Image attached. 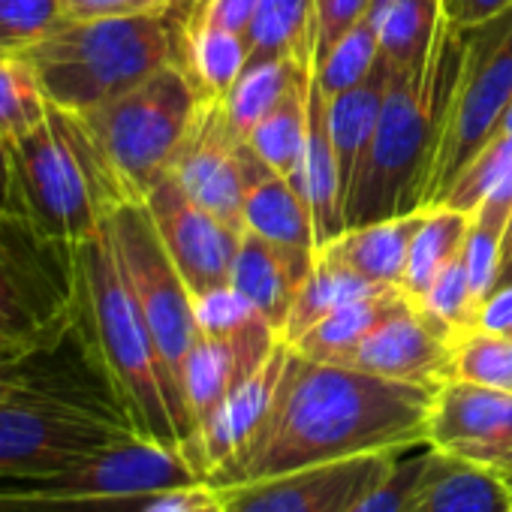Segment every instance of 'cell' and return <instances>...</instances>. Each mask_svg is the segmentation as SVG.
<instances>
[{"label": "cell", "instance_id": "49", "mask_svg": "<svg viewBox=\"0 0 512 512\" xmlns=\"http://www.w3.org/2000/svg\"><path fill=\"white\" fill-rule=\"evenodd\" d=\"M506 467H512V461H506V464H503V467H500V470H506Z\"/></svg>", "mask_w": 512, "mask_h": 512}, {"label": "cell", "instance_id": "30", "mask_svg": "<svg viewBox=\"0 0 512 512\" xmlns=\"http://www.w3.org/2000/svg\"><path fill=\"white\" fill-rule=\"evenodd\" d=\"M308 67L311 64L296 58H272V61L247 64L238 82L232 85V91L223 97V109L235 136L247 139V133L278 106V100L290 91L296 76Z\"/></svg>", "mask_w": 512, "mask_h": 512}, {"label": "cell", "instance_id": "25", "mask_svg": "<svg viewBox=\"0 0 512 512\" xmlns=\"http://www.w3.org/2000/svg\"><path fill=\"white\" fill-rule=\"evenodd\" d=\"M407 296L398 287H380L368 296H359L329 317H323L314 329H308L293 347L305 359L341 365L392 311H398Z\"/></svg>", "mask_w": 512, "mask_h": 512}, {"label": "cell", "instance_id": "34", "mask_svg": "<svg viewBox=\"0 0 512 512\" xmlns=\"http://www.w3.org/2000/svg\"><path fill=\"white\" fill-rule=\"evenodd\" d=\"M377 61H380L377 31H374L371 19L365 16L317 64H311V73H314L320 91L326 94V100H335L338 94L365 82Z\"/></svg>", "mask_w": 512, "mask_h": 512}, {"label": "cell", "instance_id": "40", "mask_svg": "<svg viewBox=\"0 0 512 512\" xmlns=\"http://www.w3.org/2000/svg\"><path fill=\"white\" fill-rule=\"evenodd\" d=\"M136 512H229V506L220 488H214L205 479H196V482L151 494Z\"/></svg>", "mask_w": 512, "mask_h": 512}, {"label": "cell", "instance_id": "44", "mask_svg": "<svg viewBox=\"0 0 512 512\" xmlns=\"http://www.w3.org/2000/svg\"><path fill=\"white\" fill-rule=\"evenodd\" d=\"M34 386L31 350L0 338V401Z\"/></svg>", "mask_w": 512, "mask_h": 512}, {"label": "cell", "instance_id": "3", "mask_svg": "<svg viewBox=\"0 0 512 512\" xmlns=\"http://www.w3.org/2000/svg\"><path fill=\"white\" fill-rule=\"evenodd\" d=\"M76 253L82 278V317L118 407L142 437L178 449L202 476L193 431L175 401L148 320L124 275L109 220L100 232L82 241Z\"/></svg>", "mask_w": 512, "mask_h": 512}, {"label": "cell", "instance_id": "33", "mask_svg": "<svg viewBox=\"0 0 512 512\" xmlns=\"http://www.w3.org/2000/svg\"><path fill=\"white\" fill-rule=\"evenodd\" d=\"M416 308L437 326L443 329L452 341L470 329H476L479 317V296L470 284L464 247L452 256V260L440 269V275L431 281L425 296L416 302Z\"/></svg>", "mask_w": 512, "mask_h": 512}, {"label": "cell", "instance_id": "43", "mask_svg": "<svg viewBox=\"0 0 512 512\" xmlns=\"http://www.w3.org/2000/svg\"><path fill=\"white\" fill-rule=\"evenodd\" d=\"M512 10V0H440V16L458 31H473Z\"/></svg>", "mask_w": 512, "mask_h": 512}, {"label": "cell", "instance_id": "12", "mask_svg": "<svg viewBox=\"0 0 512 512\" xmlns=\"http://www.w3.org/2000/svg\"><path fill=\"white\" fill-rule=\"evenodd\" d=\"M241 142L229 127L223 100H199L169 166L178 187L235 232H244Z\"/></svg>", "mask_w": 512, "mask_h": 512}, {"label": "cell", "instance_id": "10", "mask_svg": "<svg viewBox=\"0 0 512 512\" xmlns=\"http://www.w3.org/2000/svg\"><path fill=\"white\" fill-rule=\"evenodd\" d=\"M512 103V10L464 31V64L455 82L443 142L425 190V208L443 202L455 178L494 136Z\"/></svg>", "mask_w": 512, "mask_h": 512}, {"label": "cell", "instance_id": "45", "mask_svg": "<svg viewBox=\"0 0 512 512\" xmlns=\"http://www.w3.org/2000/svg\"><path fill=\"white\" fill-rule=\"evenodd\" d=\"M479 329L488 332H503L512 335V287H503L497 293H491L482 305H479Z\"/></svg>", "mask_w": 512, "mask_h": 512}, {"label": "cell", "instance_id": "42", "mask_svg": "<svg viewBox=\"0 0 512 512\" xmlns=\"http://www.w3.org/2000/svg\"><path fill=\"white\" fill-rule=\"evenodd\" d=\"M256 4H260V0H190L181 13L193 22L247 37L250 22L256 16Z\"/></svg>", "mask_w": 512, "mask_h": 512}, {"label": "cell", "instance_id": "21", "mask_svg": "<svg viewBox=\"0 0 512 512\" xmlns=\"http://www.w3.org/2000/svg\"><path fill=\"white\" fill-rule=\"evenodd\" d=\"M425 220V208L365 226H347L341 235L317 247L326 263L377 287H398L410 256V244Z\"/></svg>", "mask_w": 512, "mask_h": 512}, {"label": "cell", "instance_id": "26", "mask_svg": "<svg viewBox=\"0 0 512 512\" xmlns=\"http://www.w3.org/2000/svg\"><path fill=\"white\" fill-rule=\"evenodd\" d=\"M368 19L377 31L380 55L395 70H413L428 58L440 25V0H371Z\"/></svg>", "mask_w": 512, "mask_h": 512}, {"label": "cell", "instance_id": "38", "mask_svg": "<svg viewBox=\"0 0 512 512\" xmlns=\"http://www.w3.org/2000/svg\"><path fill=\"white\" fill-rule=\"evenodd\" d=\"M148 497H49L0 491V512H136Z\"/></svg>", "mask_w": 512, "mask_h": 512}, {"label": "cell", "instance_id": "11", "mask_svg": "<svg viewBox=\"0 0 512 512\" xmlns=\"http://www.w3.org/2000/svg\"><path fill=\"white\" fill-rule=\"evenodd\" d=\"M142 205L193 302L229 287L241 232L193 202L169 172L145 193Z\"/></svg>", "mask_w": 512, "mask_h": 512}, {"label": "cell", "instance_id": "35", "mask_svg": "<svg viewBox=\"0 0 512 512\" xmlns=\"http://www.w3.org/2000/svg\"><path fill=\"white\" fill-rule=\"evenodd\" d=\"M512 169V130H497L485 148L467 163V169L455 178L440 205H452L458 211L473 214L476 205L491 193V187Z\"/></svg>", "mask_w": 512, "mask_h": 512}, {"label": "cell", "instance_id": "9", "mask_svg": "<svg viewBox=\"0 0 512 512\" xmlns=\"http://www.w3.org/2000/svg\"><path fill=\"white\" fill-rule=\"evenodd\" d=\"M109 229L121 256L124 275L133 287V296L148 320V329L154 335L157 353L163 359L166 377L172 383L175 401L190 425L187 404H184V365L187 356L199 338V320H196V302L178 275L175 263L151 223V214L142 202H124L109 214ZM193 431V425H190ZM196 440V434H193ZM199 452V443H196ZM202 464V461H199ZM205 479V476H202Z\"/></svg>", "mask_w": 512, "mask_h": 512}, {"label": "cell", "instance_id": "28", "mask_svg": "<svg viewBox=\"0 0 512 512\" xmlns=\"http://www.w3.org/2000/svg\"><path fill=\"white\" fill-rule=\"evenodd\" d=\"M314 4L317 0H260L247 31L250 61L296 58L314 61Z\"/></svg>", "mask_w": 512, "mask_h": 512}, {"label": "cell", "instance_id": "50", "mask_svg": "<svg viewBox=\"0 0 512 512\" xmlns=\"http://www.w3.org/2000/svg\"><path fill=\"white\" fill-rule=\"evenodd\" d=\"M0 52H4V49H0Z\"/></svg>", "mask_w": 512, "mask_h": 512}, {"label": "cell", "instance_id": "46", "mask_svg": "<svg viewBox=\"0 0 512 512\" xmlns=\"http://www.w3.org/2000/svg\"><path fill=\"white\" fill-rule=\"evenodd\" d=\"M13 208V148L0 136V214Z\"/></svg>", "mask_w": 512, "mask_h": 512}, {"label": "cell", "instance_id": "23", "mask_svg": "<svg viewBox=\"0 0 512 512\" xmlns=\"http://www.w3.org/2000/svg\"><path fill=\"white\" fill-rule=\"evenodd\" d=\"M386 88H389V61L380 55V61L374 64L365 82L329 100V136H332V151H335V166L344 196V211L356 187V178L362 172V163L368 157Z\"/></svg>", "mask_w": 512, "mask_h": 512}, {"label": "cell", "instance_id": "24", "mask_svg": "<svg viewBox=\"0 0 512 512\" xmlns=\"http://www.w3.org/2000/svg\"><path fill=\"white\" fill-rule=\"evenodd\" d=\"M250 61L247 37L178 13V67L199 100H223Z\"/></svg>", "mask_w": 512, "mask_h": 512}, {"label": "cell", "instance_id": "39", "mask_svg": "<svg viewBox=\"0 0 512 512\" xmlns=\"http://www.w3.org/2000/svg\"><path fill=\"white\" fill-rule=\"evenodd\" d=\"M371 0H317L314 4V61L317 64L356 22L368 16Z\"/></svg>", "mask_w": 512, "mask_h": 512}, {"label": "cell", "instance_id": "16", "mask_svg": "<svg viewBox=\"0 0 512 512\" xmlns=\"http://www.w3.org/2000/svg\"><path fill=\"white\" fill-rule=\"evenodd\" d=\"M452 362L455 341L407 299L341 365L386 380L437 389L443 380L452 377Z\"/></svg>", "mask_w": 512, "mask_h": 512}, {"label": "cell", "instance_id": "22", "mask_svg": "<svg viewBox=\"0 0 512 512\" xmlns=\"http://www.w3.org/2000/svg\"><path fill=\"white\" fill-rule=\"evenodd\" d=\"M314 220V235L317 247L332 241L347 229L344 220V196H341V181H338V166H335V151H332V136H329V100L320 91L314 73H311V91H308V139H305V154L299 163V172L290 178Z\"/></svg>", "mask_w": 512, "mask_h": 512}, {"label": "cell", "instance_id": "1", "mask_svg": "<svg viewBox=\"0 0 512 512\" xmlns=\"http://www.w3.org/2000/svg\"><path fill=\"white\" fill-rule=\"evenodd\" d=\"M434 389L290 350L266 431L241 482L362 455L422 449ZM238 482V485H241Z\"/></svg>", "mask_w": 512, "mask_h": 512}, {"label": "cell", "instance_id": "47", "mask_svg": "<svg viewBox=\"0 0 512 512\" xmlns=\"http://www.w3.org/2000/svg\"><path fill=\"white\" fill-rule=\"evenodd\" d=\"M503 287H512V220L503 232V241H500V263H497V275H494V287L491 293L503 290ZM488 293V296H491ZM485 296V299H488Z\"/></svg>", "mask_w": 512, "mask_h": 512}, {"label": "cell", "instance_id": "8", "mask_svg": "<svg viewBox=\"0 0 512 512\" xmlns=\"http://www.w3.org/2000/svg\"><path fill=\"white\" fill-rule=\"evenodd\" d=\"M196 106L199 94L184 70L166 64L127 94L82 115L127 202H142L169 172Z\"/></svg>", "mask_w": 512, "mask_h": 512}, {"label": "cell", "instance_id": "31", "mask_svg": "<svg viewBox=\"0 0 512 512\" xmlns=\"http://www.w3.org/2000/svg\"><path fill=\"white\" fill-rule=\"evenodd\" d=\"M380 290L377 284H368L332 263H326L323 256H317V263H314V272L308 275V281L302 284L293 308H290V317L284 323V332L281 338L287 344H296L308 329H314L323 317H329L332 311H338L341 305L359 299V296H368Z\"/></svg>", "mask_w": 512, "mask_h": 512}, {"label": "cell", "instance_id": "7", "mask_svg": "<svg viewBox=\"0 0 512 512\" xmlns=\"http://www.w3.org/2000/svg\"><path fill=\"white\" fill-rule=\"evenodd\" d=\"M79 253L22 211L0 214V338L31 353L55 344L79 317Z\"/></svg>", "mask_w": 512, "mask_h": 512}, {"label": "cell", "instance_id": "27", "mask_svg": "<svg viewBox=\"0 0 512 512\" xmlns=\"http://www.w3.org/2000/svg\"><path fill=\"white\" fill-rule=\"evenodd\" d=\"M308 91H311V67L296 76L290 91L278 100V106L247 133V145L260 154L278 175L293 178L299 172L305 139H308Z\"/></svg>", "mask_w": 512, "mask_h": 512}, {"label": "cell", "instance_id": "14", "mask_svg": "<svg viewBox=\"0 0 512 512\" xmlns=\"http://www.w3.org/2000/svg\"><path fill=\"white\" fill-rule=\"evenodd\" d=\"M425 443L500 470L512 461V392L461 377L443 380L434 389Z\"/></svg>", "mask_w": 512, "mask_h": 512}, {"label": "cell", "instance_id": "17", "mask_svg": "<svg viewBox=\"0 0 512 512\" xmlns=\"http://www.w3.org/2000/svg\"><path fill=\"white\" fill-rule=\"evenodd\" d=\"M278 341H281V335L263 317L250 320L247 326H241L229 335L199 332V338L187 356V365H184V404H187V416H190L196 443H199V434L208 425V419L226 401V395L266 362V356L275 350ZM199 461H202V455H199Z\"/></svg>", "mask_w": 512, "mask_h": 512}, {"label": "cell", "instance_id": "19", "mask_svg": "<svg viewBox=\"0 0 512 512\" xmlns=\"http://www.w3.org/2000/svg\"><path fill=\"white\" fill-rule=\"evenodd\" d=\"M241 184L244 229L284 247L317 250L314 220L299 187L278 175L247 142H241Z\"/></svg>", "mask_w": 512, "mask_h": 512}, {"label": "cell", "instance_id": "6", "mask_svg": "<svg viewBox=\"0 0 512 512\" xmlns=\"http://www.w3.org/2000/svg\"><path fill=\"white\" fill-rule=\"evenodd\" d=\"M133 431L115 401L85 398L34 371L31 389L0 401V476L70 467Z\"/></svg>", "mask_w": 512, "mask_h": 512}, {"label": "cell", "instance_id": "41", "mask_svg": "<svg viewBox=\"0 0 512 512\" xmlns=\"http://www.w3.org/2000/svg\"><path fill=\"white\" fill-rule=\"evenodd\" d=\"M184 0H64L67 19H121L160 16L181 7Z\"/></svg>", "mask_w": 512, "mask_h": 512}, {"label": "cell", "instance_id": "2", "mask_svg": "<svg viewBox=\"0 0 512 512\" xmlns=\"http://www.w3.org/2000/svg\"><path fill=\"white\" fill-rule=\"evenodd\" d=\"M464 64V31L440 19L428 58L413 70L389 64L380 121L347 199V226H365L425 208V190L443 142L455 82Z\"/></svg>", "mask_w": 512, "mask_h": 512}, {"label": "cell", "instance_id": "48", "mask_svg": "<svg viewBox=\"0 0 512 512\" xmlns=\"http://www.w3.org/2000/svg\"><path fill=\"white\" fill-rule=\"evenodd\" d=\"M500 473H503V476L509 479V485H512V467H506V470H500Z\"/></svg>", "mask_w": 512, "mask_h": 512}, {"label": "cell", "instance_id": "20", "mask_svg": "<svg viewBox=\"0 0 512 512\" xmlns=\"http://www.w3.org/2000/svg\"><path fill=\"white\" fill-rule=\"evenodd\" d=\"M401 512H512V485L497 467L428 446V464Z\"/></svg>", "mask_w": 512, "mask_h": 512}, {"label": "cell", "instance_id": "32", "mask_svg": "<svg viewBox=\"0 0 512 512\" xmlns=\"http://www.w3.org/2000/svg\"><path fill=\"white\" fill-rule=\"evenodd\" d=\"M52 109L25 52H0V136L10 145L37 130Z\"/></svg>", "mask_w": 512, "mask_h": 512}, {"label": "cell", "instance_id": "18", "mask_svg": "<svg viewBox=\"0 0 512 512\" xmlns=\"http://www.w3.org/2000/svg\"><path fill=\"white\" fill-rule=\"evenodd\" d=\"M314 263L317 250L284 247L244 229L229 287L281 335L302 284L314 272Z\"/></svg>", "mask_w": 512, "mask_h": 512}, {"label": "cell", "instance_id": "15", "mask_svg": "<svg viewBox=\"0 0 512 512\" xmlns=\"http://www.w3.org/2000/svg\"><path fill=\"white\" fill-rule=\"evenodd\" d=\"M290 350L293 344L281 338L275 350L266 356V362L226 395V401L202 428L199 434L202 473L205 482H211L214 488H229L241 482V473L266 431Z\"/></svg>", "mask_w": 512, "mask_h": 512}, {"label": "cell", "instance_id": "29", "mask_svg": "<svg viewBox=\"0 0 512 512\" xmlns=\"http://www.w3.org/2000/svg\"><path fill=\"white\" fill-rule=\"evenodd\" d=\"M470 229V214L458 211L452 205H434L425 208V220L410 244V256L401 278V293L416 305L431 281L440 275V269L464 247Z\"/></svg>", "mask_w": 512, "mask_h": 512}, {"label": "cell", "instance_id": "5", "mask_svg": "<svg viewBox=\"0 0 512 512\" xmlns=\"http://www.w3.org/2000/svg\"><path fill=\"white\" fill-rule=\"evenodd\" d=\"M46 97L76 115L127 94L166 64H178V7L160 16L67 19L25 49Z\"/></svg>", "mask_w": 512, "mask_h": 512}, {"label": "cell", "instance_id": "37", "mask_svg": "<svg viewBox=\"0 0 512 512\" xmlns=\"http://www.w3.org/2000/svg\"><path fill=\"white\" fill-rule=\"evenodd\" d=\"M425 464H428V446H422V452H413V449L398 452L389 473L368 494H362L347 512H401Z\"/></svg>", "mask_w": 512, "mask_h": 512}, {"label": "cell", "instance_id": "36", "mask_svg": "<svg viewBox=\"0 0 512 512\" xmlns=\"http://www.w3.org/2000/svg\"><path fill=\"white\" fill-rule=\"evenodd\" d=\"M64 22V0H0V49L25 52Z\"/></svg>", "mask_w": 512, "mask_h": 512}, {"label": "cell", "instance_id": "13", "mask_svg": "<svg viewBox=\"0 0 512 512\" xmlns=\"http://www.w3.org/2000/svg\"><path fill=\"white\" fill-rule=\"evenodd\" d=\"M398 452L362 455L220 488L229 512H347L392 467Z\"/></svg>", "mask_w": 512, "mask_h": 512}, {"label": "cell", "instance_id": "4", "mask_svg": "<svg viewBox=\"0 0 512 512\" xmlns=\"http://www.w3.org/2000/svg\"><path fill=\"white\" fill-rule=\"evenodd\" d=\"M13 148V208L46 235L79 247L127 202L82 115L52 103Z\"/></svg>", "mask_w": 512, "mask_h": 512}]
</instances>
